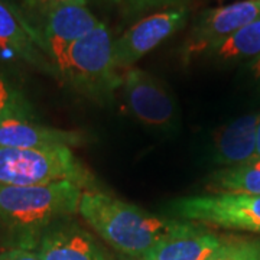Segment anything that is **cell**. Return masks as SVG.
<instances>
[{
  "mask_svg": "<svg viewBox=\"0 0 260 260\" xmlns=\"http://www.w3.org/2000/svg\"><path fill=\"white\" fill-rule=\"evenodd\" d=\"M83 186L71 181L47 185H0V220L18 247L32 250L56 220L78 213Z\"/></svg>",
  "mask_w": 260,
  "mask_h": 260,
  "instance_id": "cell-1",
  "label": "cell"
},
{
  "mask_svg": "<svg viewBox=\"0 0 260 260\" xmlns=\"http://www.w3.org/2000/svg\"><path fill=\"white\" fill-rule=\"evenodd\" d=\"M78 213L112 247L133 257H142L177 224L95 189L84 191Z\"/></svg>",
  "mask_w": 260,
  "mask_h": 260,
  "instance_id": "cell-2",
  "label": "cell"
},
{
  "mask_svg": "<svg viewBox=\"0 0 260 260\" xmlns=\"http://www.w3.org/2000/svg\"><path fill=\"white\" fill-rule=\"evenodd\" d=\"M58 78L78 93L104 102L123 84L113 62V41L107 26L97 28L75 41L54 64Z\"/></svg>",
  "mask_w": 260,
  "mask_h": 260,
  "instance_id": "cell-3",
  "label": "cell"
},
{
  "mask_svg": "<svg viewBox=\"0 0 260 260\" xmlns=\"http://www.w3.org/2000/svg\"><path fill=\"white\" fill-rule=\"evenodd\" d=\"M71 181L90 188L93 177L71 148H0V185H47Z\"/></svg>",
  "mask_w": 260,
  "mask_h": 260,
  "instance_id": "cell-4",
  "label": "cell"
},
{
  "mask_svg": "<svg viewBox=\"0 0 260 260\" xmlns=\"http://www.w3.org/2000/svg\"><path fill=\"white\" fill-rule=\"evenodd\" d=\"M168 211L188 221L260 233V195L214 192L178 198Z\"/></svg>",
  "mask_w": 260,
  "mask_h": 260,
  "instance_id": "cell-5",
  "label": "cell"
},
{
  "mask_svg": "<svg viewBox=\"0 0 260 260\" xmlns=\"http://www.w3.org/2000/svg\"><path fill=\"white\" fill-rule=\"evenodd\" d=\"M188 9L178 6L149 15L135 23L121 37L113 41V62L120 70H130L143 55L162 44L165 39L184 28Z\"/></svg>",
  "mask_w": 260,
  "mask_h": 260,
  "instance_id": "cell-6",
  "label": "cell"
},
{
  "mask_svg": "<svg viewBox=\"0 0 260 260\" xmlns=\"http://www.w3.org/2000/svg\"><path fill=\"white\" fill-rule=\"evenodd\" d=\"M256 19H260V2L254 0L205 10L197 19L184 44V56L188 59L203 52H210L214 47Z\"/></svg>",
  "mask_w": 260,
  "mask_h": 260,
  "instance_id": "cell-7",
  "label": "cell"
},
{
  "mask_svg": "<svg viewBox=\"0 0 260 260\" xmlns=\"http://www.w3.org/2000/svg\"><path fill=\"white\" fill-rule=\"evenodd\" d=\"M123 94L130 113L150 127H171L177 104L165 85L143 70L130 68L123 74Z\"/></svg>",
  "mask_w": 260,
  "mask_h": 260,
  "instance_id": "cell-8",
  "label": "cell"
},
{
  "mask_svg": "<svg viewBox=\"0 0 260 260\" xmlns=\"http://www.w3.org/2000/svg\"><path fill=\"white\" fill-rule=\"evenodd\" d=\"M0 49L18 56L42 73L55 75L51 59L42 54L45 51L42 35L29 25L22 13L8 0H0Z\"/></svg>",
  "mask_w": 260,
  "mask_h": 260,
  "instance_id": "cell-9",
  "label": "cell"
},
{
  "mask_svg": "<svg viewBox=\"0 0 260 260\" xmlns=\"http://www.w3.org/2000/svg\"><path fill=\"white\" fill-rule=\"evenodd\" d=\"M223 237L194 223H179L164 236L140 260H207Z\"/></svg>",
  "mask_w": 260,
  "mask_h": 260,
  "instance_id": "cell-10",
  "label": "cell"
},
{
  "mask_svg": "<svg viewBox=\"0 0 260 260\" xmlns=\"http://www.w3.org/2000/svg\"><path fill=\"white\" fill-rule=\"evenodd\" d=\"M99 25V19L85 8V5H61L48 8L45 32L42 38L45 52L52 65L71 44L90 34Z\"/></svg>",
  "mask_w": 260,
  "mask_h": 260,
  "instance_id": "cell-11",
  "label": "cell"
},
{
  "mask_svg": "<svg viewBox=\"0 0 260 260\" xmlns=\"http://www.w3.org/2000/svg\"><path fill=\"white\" fill-rule=\"evenodd\" d=\"M83 133L39 124L34 119H0V148L51 149L80 146Z\"/></svg>",
  "mask_w": 260,
  "mask_h": 260,
  "instance_id": "cell-12",
  "label": "cell"
},
{
  "mask_svg": "<svg viewBox=\"0 0 260 260\" xmlns=\"http://www.w3.org/2000/svg\"><path fill=\"white\" fill-rule=\"evenodd\" d=\"M35 251L42 260H109L93 236L77 224H54L42 234Z\"/></svg>",
  "mask_w": 260,
  "mask_h": 260,
  "instance_id": "cell-13",
  "label": "cell"
},
{
  "mask_svg": "<svg viewBox=\"0 0 260 260\" xmlns=\"http://www.w3.org/2000/svg\"><path fill=\"white\" fill-rule=\"evenodd\" d=\"M260 114H246L227 124L215 138V160L240 167L254 162Z\"/></svg>",
  "mask_w": 260,
  "mask_h": 260,
  "instance_id": "cell-14",
  "label": "cell"
},
{
  "mask_svg": "<svg viewBox=\"0 0 260 260\" xmlns=\"http://www.w3.org/2000/svg\"><path fill=\"white\" fill-rule=\"evenodd\" d=\"M207 189L211 192L260 195V160L214 172Z\"/></svg>",
  "mask_w": 260,
  "mask_h": 260,
  "instance_id": "cell-15",
  "label": "cell"
},
{
  "mask_svg": "<svg viewBox=\"0 0 260 260\" xmlns=\"http://www.w3.org/2000/svg\"><path fill=\"white\" fill-rule=\"evenodd\" d=\"M207 54L220 62L260 58V19L239 29Z\"/></svg>",
  "mask_w": 260,
  "mask_h": 260,
  "instance_id": "cell-16",
  "label": "cell"
},
{
  "mask_svg": "<svg viewBox=\"0 0 260 260\" xmlns=\"http://www.w3.org/2000/svg\"><path fill=\"white\" fill-rule=\"evenodd\" d=\"M207 260H260V239L223 237L220 247Z\"/></svg>",
  "mask_w": 260,
  "mask_h": 260,
  "instance_id": "cell-17",
  "label": "cell"
},
{
  "mask_svg": "<svg viewBox=\"0 0 260 260\" xmlns=\"http://www.w3.org/2000/svg\"><path fill=\"white\" fill-rule=\"evenodd\" d=\"M34 109L18 88L0 75V119H34Z\"/></svg>",
  "mask_w": 260,
  "mask_h": 260,
  "instance_id": "cell-18",
  "label": "cell"
},
{
  "mask_svg": "<svg viewBox=\"0 0 260 260\" xmlns=\"http://www.w3.org/2000/svg\"><path fill=\"white\" fill-rule=\"evenodd\" d=\"M188 0H121V9L126 18H138L156 9H171L184 6Z\"/></svg>",
  "mask_w": 260,
  "mask_h": 260,
  "instance_id": "cell-19",
  "label": "cell"
},
{
  "mask_svg": "<svg viewBox=\"0 0 260 260\" xmlns=\"http://www.w3.org/2000/svg\"><path fill=\"white\" fill-rule=\"evenodd\" d=\"M0 260H42L38 256L37 251L22 249V247H13L0 253Z\"/></svg>",
  "mask_w": 260,
  "mask_h": 260,
  "instance_id": "cell-20",
  "label": "cell"
},
{
  "mask_svg": "<svg viewBox=\"0 0 260 260\" xmlns=\"http://www.w3.org/2000/svg\"><path fill=\"white\" fill-rule=\"evenodd\" d=\"M45 8H54V6H61V5H85L87 0H42Z\"/></svg>",
  "mask_w": 260,
  "mask_h": 260,
  "instance_id": "cell-21",
  "label": "cell"
},
{
  "mask_svg": "<svg viewBox=\"0 0 260 260\" xmlns=\"http://www.w3.org/2000/svg\"><path fill=\"white\" fill-rule=\"evenodd\" d=\"M254 160H260V120L259 126H257V142H256V159Z\"/></svg>",
  "mask_w": 260,
  "mask_h": 260,
  "instance_id": "cell-22",
  "label": "cell"
},
{
  "mask_svg": "<svg viewBox=\"0 0 260 260\" xmlns=\"http://www.w3.org/2000/svg\"><path fill=\"white\" fill-rule=\"evenodd\" d=\"M251 70H253V74L256 75L257 78H260V58H257L254 61V64L251 65Z\"/></svg>",
  "mask_w": 260,
  "mask_h": 260,
  "instance_id": "cell-23",
  "label": "cell"
},
{
  "mask_svg": "<svg viewBox=\"0 0 260 260\" xmlns=\"http://www.w3.org/2000/svg\"><path fill=\"white\" fill-rule=\"evenodd\" d=\"M103 2H110V3H121V0H103Z\"/></svg>",
  "mask_w": 260,
  "mask_h": 260,
  "instance_id": "cell-24",
  "label": "cell"
},
{
  "mask_svg": "<svg viewBox=\"0 0 260 260\" xmlns=\"http://www.w3.org/2000/svg\"><path fill=\"white\" fill-rule=\"evenodd\" d=\"M254 2H260V0H254Z\"/></svg>",
  "mask_w": 260,
  "mask_h": 260,
  "instance_id": "cell-25",
  "label": "cell"
}]
</instances>
